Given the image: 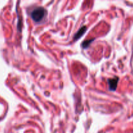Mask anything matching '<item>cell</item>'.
Here are the masks:
<instances>
[{"label":"cell","instance_id":"4","mask_svg":"<svg viewBox=\"0 0 133 133\" xmlns=\"http://www.w3.org/2000/svg\"><path fill=\"white\" fill-rule=\"evenodd\" d=\"M94 39H90V40H85V41H84V42L82 44V46H83V48H84V49L88 48V47L90 45V44L91 43L94 41Z\"/></svg>","mask_w":133,"mask_h":133},{"label":"cell","instance_id":"1","mask_svg":"<svg viewBox=\"0 0 133 133\" xmlns=\"http://www.w3.org/2000/svg\"><path fill=\"white\" fill-rule=\"evenodd\" d=\"M46 14L47 11L44 7H42V6H36V8H35L31 11L30 15H31L32 20L35 21L36 23H39V22H41V21L44 19V18L46 16Z\"/></svg>","mask_w":133,"mask_h":133},{"label":"cell","instance_id":"2","mask_svg":"<svg viewBox=\"0 0 133 133\" xmlns=\"http://www.w3.org/2000/svg\"><path fill=\"white\" fill-rule=\"evenodd\" d=\"M119 81V78L116 77L114 78L108 79L109 83V89L110 91H115L118 87V82Z\"/></svg>","mask_w":133,"mask_h":133},{"label":"cell","instance_id":"3","mask_svg":"<svg viewBox=\"0 0 133 133\" xmlns=\"http://www.w3.org/2000/svg\"><path fill=\"white\" fill-rule=\"evenodd\" d=\"M87 27H86V26H83V27H82L80 29H79V31L75 33V35H74V40H78V39L80 38L81 37L84 33H85V32L87 31Z\"/></svg>","mask_w":133,"mask_h":133}]
</instances>
